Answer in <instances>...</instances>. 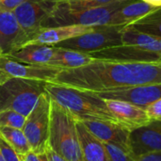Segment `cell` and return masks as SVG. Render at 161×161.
I'll use <instances>...</instances> for the list:
<instances>
[{
  "mask_svg": "<svg viewBox=\"0 0 161 161\" xmlns=\"http://www.w3.org/2000/svg\"><path fill=\"white\" fill-rule=\"evenodd\" d=\"M130 147L133 158L161 151V122H151L131 131Z\"/></svg>",
  "mask_w": 161,
  "mask_h": 161,
  "instance_id": "obj_13",
  "label": "cell"
},
{
  "mask_svg": "<svg viewBox=\"0 0 161 161\" xmlns=\"http://www.w3.org/2000/svg\"><path fill=\"white\" fill-rule=\"evenodd\" d=\"M143 1H145L146 3H148L154 7H157V8L161 7V0H143Z\"/></svg>",
  "mask_w": 161,
  "mask_h": 161,
  "instance_id": "obj_32",
  "label": "cell"
},
{
  "mask_svg": "<svg viewBox=\"0 0 161 161\" xmlns=\"http://www.w3.org/2000/svg\"><path fill=\"white\" fill-rule=\"evenodd\" d=\"M0 161H4V159H3V157H2V154H1V151H0Z\"/></svg>",
  "mask_w": 161,
  "mask_h": 161,
  "instance_id": "obj_33",
  "label": "cell"
},
{
  "mask_svg": "<svg viewBox=\"0 0 161 161\" xmlns=\"http://www.w3.org/2000/svg\"><path fill=\"white\" fill-rule=\"evenodd\" d=\"M51 83L91 92L161 84V62L93 59L85 66L60 71Z\"/></svg>",
  "mask_w": 161,
  "mask_h": 161,
  "instance_id": "obj_1",
  "label": "cell"
},
{
  "mask_svg": "<svg viewBox=\"0 0 161 161\" xmlns=\"http://www.w3.org/2000/svg\"><path fill=\"white\" fill-rule=\"evenodd\" d=\"M122 44L140 45L161 50L158 38L140 32L129 26H125L122 33Z\"/></svg>",
  "mask_w": 161,
  "mask_h": 161,
  "instance_id": "obj_21",
  "label": "cell"
},
{
  "mask_svg": "<svg viewBox=\"0 0 161 161\" xmlns=\"http://www.w3.org/2000/svg\"><path fill=\"white\" fill-rule=\"evenodd\" d=\"M0 151L4 161H21L18 153L0 135Z\"/></svg>",
  "mask_w": 161,
  "mask_h": 161,
  "instance_id": "obj_25",
  "label": "cell"
},
{
  "mask_svg": "<svg viewBox=\"0 0 161 161\" xmlns=\"http://www.w3.org/2000/svg\"><path fill=\"white\" fill-rule=\"evenodd\" d=\"M24 36L13 11H0V52L2 56L20 49Z\"/></svg>",
  "mask_w": 161,
  "mask_h": 161,
  "instance_id": "obj_15",
  "label": "cell"
},
{
  "mask_svg": "<svg viewBox=\"0 0 161 161\" xmlns=\"http://www.w3.org/2000/svg\"><path fill=\"white\" fill-rule=\"evenodd\" d=\"M158 42H159V43H160V46H161V38H158Z\"/></svg>",
  "mask_w": 161,
  "mask_h": 161,
  "instance_id": "obj_34",
  "label": "cell"
},
{
  "mask_svg": "<svg viewBox=\"0 0 161 161\" xmlns=\"http://www.w3.org/2000/svg\"><path fill=\"white\" fill-rule=\"evenodd\" d=\"M126 26L157 38H161V7L157 8L149 14Z\"/></svg>",
  "mask_w": 161,
  "mask_h": 161,
  "instance_id": "obj_20",
  "label": "cell"
},
{
  "mask_svg": "<svg viewBox=\"0 0 161 161\" xmlns=\"http://www.w3.org/2000/svg\"><path fill=\"white\" fill-rule=\"evenodd\" d=\"M26 0H0V11H14Z\"/></svg>",
  "mask_w": 161,
  "mask_h": 161,
  "instance_id": "obj_27",
  "label": "cell"
},
{
  "mask_svg": "<svg viewBox=\"0 0 161 161\" xmlns=\"http://www.w3.org/2000/svg\"><path fill=\"white\" fill-rule=\"evenodd\" d=\"M45 91L50 98L67 109L79 122L101 121L120 125L105 101L93 92L47 82Z\"/></svg>",
  "mask_w": 161,
  "mask_h": 161,
  "instance_id": "obj_2",
  "label": "cell"
},
{
  "mask_svg": "<svg viewBox=\"0 0 161 161\" xmlns=\"http://www.w3.org/2000/svg\"><path fill=\"white\" fill-rule=\"evenodd\" d=\"M47 82L35 79L10 77L0 84V111L13 110L27 116L39 97L44 93Z\"/></svg>",
  "mask_w": 161,
  "mask_h": 161,
  "instance_id": "obj_4",
  "label": "cell"
},
{
  "mask_svg": "<svg viewBox=\"0 0 161 161\" xmlns=\"http://www.w3.org/2000/svg\"><path fill=\"white\" fill-rule=\"evenodd\" d=\"M0 56H2V55H1V52H0Z\"/></svg>",
  "mask_w": 161,
  "mask_h": 161,
  "instance_id": "obj_35",
  "label": "cell"
},
{
  "mask_svg": "<svg viewBox=\"0 0 161 161\" xmlns=\"http://www.w3.org/2000/svg\"><path fill=\"white\" fill-rule=\"evenodd\" d=\"M93 93L104 100H119L146 108L161 98V84L140 85Z\"/></svg>",
  "mask_w": 161,
  "mask_h": 161,
  "instance_id": "obj_9",
  "label": "cell"
},
{
  "mask_svg": "<svg viewBox=\"0 0 161 161\" xmlns=\"http://www.w3.org/2000/svg\"><path fill=\"white\" fill-rule=\"evenodd\" d=\"M145 110L152 122H161V98L146 107Z\"/></svg>",
  "mask_w": 161,
  "mask_h": 161,
  "instance_id": "obj_26",
  "label": "cell"
},
{
  "mask_svg": "<svg viewBox=\"0 0 161 161\" xmlns=\"http://www.w3.org/2000/svg\"><path fill=\"white\" fill-rule=\"evenodd\" d=\"M81 123L100 142L116 145L133 157L130 147V131L126 128L108 122L84 121Z\"/></svg>",
  "mask_w": 161,
  "mask_h": 161,
  "instance_id": "obj_11",
  "label": "cell"
},
{
  "mask_svg": "<svg viewBox=\"0 0 161 161\" xmlns=\"http://www.w3.org/2000/svg\"><path fill=\"white\" fill-rule=\"evenodd\" d=\"M76 129L83 161H110L104 143L96 139L79 121H76Z\"/></svg>",
  "mask_w": 161,
  "mask_h": 161,
  "instance_id": "obj_17",
  "label": "cell"
},
{
  "mask_svg": "<svg viewBox=\"0 0 161 161\" xmlns=\"http://www.w3.org/2000/svg\"><path fill=\"white\" fill-rule=\"evenodd\" d=\"M0 135L18 153L19 156H23L31 151L29 143L22 129L0 126Z\"/></svg>",
  "mask_w": 161,
  "mask_h": 161,
  "instance_id": "obj_22",
  "label": "cell"
},
{
  "mask_svg": "<svg viewBox=\"0 0 161 161\" xmlns=\"http://www.w3.org/2000/svg\"><path fill=\"white\" fill-rule=\"evenodd\" d=\"M95 26H87L79 25H59L53 27H42L36 34L25 44H43L55 46L58 43L80 36L82 34L91 32ZM24 45V46H25Z\"/></svg>",
  "mask_w": 161,
  "mask_h": 161,
  "instance_id": "obj_14",
  "label": "cell"
},
{
  "mask_svg": "<svg viewBox=\"0 0 161 161\" xmlns=\"http://www.w3.org/2000/svg\"><path fill=\"white\" fill-rule=\"evenodd\" d=\"M20 159L21 161H42L40 157L36 155L35 153H33L32 151H29L28 153L23 156H20Z\"/></svg>",
  "mask_w": 161,
  "mask_h": 161,
  "instance_id": "obj_30",
  "label": "cell"
},
{
  "mask_svg": "<svg viewBox=\"0 0 161 161\" xmlns=\"http://www.w3.org/2000/svg\"><path fill=\"white\" fill-rule=\"evenodd\" d=\"M48 146L67 161H83L76 120L53 99L50 106Z\"/></svg>",
  "mask_w": 161,
  "mask_h": 161,
  "instance_id": "obj_3",
  "label": "cell"
},
{
  "mask_svg": "<svg viewBox=\"0 0 161 161\" xmlns=\"http://www.w3.org/2000/svg\"><path fill=\"white\" fill-rule=\"evenodd\" d=\"M126 25H99L91 32L63 41L55 46L86 54L122 44V33Z\"/></svg>",
  "mask_w": 161,
  "mask_h": 161,
  "instance_id": "obj_6",
  "label": "cell"
},
{
  "mask_svg": "<svg viewBox=\"0 0 161 161\" xmlns=\"http://www.w3.org/2000/svg\"><path fill=\"white\" fill-rule=\"evenodd\" d=\"M50 6L51 2L45 0H26L13 11L23 32V46L42 28Z\"/></svg>",
  "mask_w": 161,
  "mask_h": 161,
  "instance_id": "obj_8",
  "label": "cell"
},
{
  "mask_svg": "<svg viewBox=\"0 0 161 161\" xmlns=\"http://www.w3.org/2000/svg\"><path fill=\"white\" fill-rule=\"evenodd\" d=\"M134 161H161V151L142 155L134 158Z\"/></svg>",
  "mask_w": 161,
  "mask_h": 161,
  "instance_id": "obj_28",
  "label": "cell"
},
{
  "mask_svg": "<svg viewBox=\"0 0 161 161\" xmlns=\"http://www.w3.org/2000/svg\"><path fill=\"white\" fill-rule=\"evenodd\" d=\"M93 59L94 58H92L89 54L55 46V53L47 65L63 71L85 66Z\"/></svg>",
  "mask_w": 161,
  "mask_h": 161,
  "instance_id": "obj_19",
  "label": "cell"
},
{
  "mask_svg": "<svg viewBox=\"0 0 161 161\" xmlns=\"http://www.w3.org/2000/svg\"><path fill=\"white\" fill-rule=\"evenodd\" d=\"M55 53V46L26 44L5 56L10 59L29 65H47Z\"/></svg>",
  "mask_w": 161,
  "mask_h": 161,
  "instance_id": "obj_16",
  "label": "cell"
},
{
  "mask_svg": "<svg viewBox=\"0 0 161 161\" xmlns=\"http://www.w3.org/2000/svg\"><path fill=\"white\" fill-rule=\"evenodd\" d=\"M89 55L94 59L131 62H161V50L140 45L121 44Z\"/></svg>",
  "mask_w": 161,
  "mask_h": 161,
  "instance_id": "obj_10",
  "label": "cell"
},
{
  "mask_svg": "<svg viewBox=\"0 0 161 161\" xmlns=\"http://www.w3.org/2000/svg\"><path fill=\"white\" fill-rule=\"evenodd\" d=\"M61 70L48 65H29L0 56V84L10 77L53 82Z\"/></svg>",
  "mask_w": 161,
  "mask_h": 161,
  "instance_id": "obj_7",
  "label": "cell"
},
{
  "mask_svg": "<svg viewBox=\"0 0 161 161\" xmlns=\"http://www.w3.org/2000/svg\"><path fill=\"white\" fill-rule=\"evenodd\" d=\"M104 145L106 147L110 161H134L133 157L128 155L120 147L110 143H104Z\"/></svg>",
  "mask_w": 161,
  "mask_h": 161,
  "instance_id": "obj_24",
  "label": "cell"
},
{
  "mask_svg": "<svg viewBox=\"0 0 161 161\" xmlns=\"http://www.w3.org/2000/svg\"><path fill=\"white\" fill-rule=\"evenodd\" d=\"M51 3H59V2H71V1H104V2H110L116 0H45Z\"/></svg>",
  "mask_w": 161,
  "mask_h": 161,
  "instance_id": "obj_31",
  "label": "cell"
},
{
  "mask_svg": "<svg viewBox=\"0 0 161 161\" xmlns=\"http://www.w3.org/2000/svg\"><path fill=\"white\" fill-rule=\"evenodd\" d=\"M51 98L45 92L42 93L34 108L26 116L23 132L29 143L30 149L36 155L45 152L49 139Z\"/></svg>",
  "mask_w": 161,
  "mask_h": 161,
  "instance_id": "obj_5",
  "label": "cell"
},
{
  "mask_svg": "<svg viewBox=\"0 0 161 161\" xmlns=\"http://www.w3.org/2000/svg\"><path fill=\"white\" fill-rule=\"evenodd\" d=\"M45 155L48 158V161H67L66 159H64L62 157L58 156L57 153H55L47 144L46 148H45Z\"/></svg>",
  "mask_w": 161,
  "mask_h": 161,
  "instance_id": "obj_29",
  "label": "cell"
},
{
  "mask_svg": "<svg viewBox=\"0 0 161 161\" xmlns=\"http://www.w3.org/2000/svg\"><path fill=\"white\" fill-rule=\"evenodd\" d=\"M25 118V116L13 110H2L0 111V126L23 129Z\"/></svg>",
  "mask_w": 161,
  "mask_h": 161,
  "instance_id": "obj_23",
  "label": "cell"
},
{
  "mask_svg": "<svg viewBox=\"0 0 161 161\" xmlns=\"http://www.w3.org/2000/svg\"><path fill=\"white\" fill-rule=\"evenodd\" d=\"M154 7L143 0H130L118 8L111 21V25H127L155 10Z\"/></svg>",
  "mask_w": 161,
  "mask_h": 161,
  "instance_id": "obj_18",
  "label": "cell"
},
{
  "mask_svg": "<svg viewBox=\"0 0 161 161\" xmlns=\"http://www.w3.org/2000/svg\"><path fill=\"white\" fill-rule=\"evenodd\" d=\"M104 101L120 125L126 128L130 132L142 126L147 125L152 122L148 117L145 108L119 100Z\"/></svg>",
  "mask_w": 161,
  "mask_h": 161,
  "instance_id": "obj_12",
  "label": "cell"
}]
</instances>
